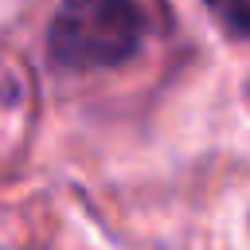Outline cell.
<instances>
[{
	"label": "cell",
	"instance_id": "obj_1",
	"mask_svg": "<svg viewBox=\"0 0 250 250\" xmlns=\"http://www.w3.org/2000/svg\"><path fill=\"white\" fill-rule=\"evenodd\" d=\"M141 35L145 12L137 0H62L47 31V55L66 70H102L137 55Z\"/></svg>",
	"mask_w": 250,
	"mask_h": 250
},
{
	"label": "cell",
	"instance_id": "obj_2",
	"mask_svg": "<svg viewBox=\"0 0 250 250\" xmlns=\"http://www.w3.org/2000/svg\"><path fill=\"white\" fill-rule=\"evenodd\" d=\"M211 12L238 35H250V0H207Z\"/></svg>",
	"mask_w": 250,
	"mask_h": 250
}]
</instances>
